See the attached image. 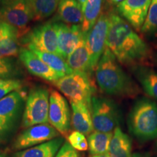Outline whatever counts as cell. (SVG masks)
<instances>
[{
    "label": "cell",
    "instance_id": "ac0fdd59",
    "mask_svg": "<svg viewBox=\"0 0 157 157\" xmlns=\"http://www.w3.org/2000/svg\"><path fill=\"white\" fill-rule=\"evenodd\" d=\"M69 67L74 71L92 72L90 66V52L86 39L84 35L78 47L71 53L66 59Z\"/></svg>",
    "mask_w": 157,
    "mask_h": 157
},
{
    "label": "cell",
    "instance_id": "f35d334b",
    "mask_svg": "<svg viewBox=\"0 0 157 157\" xmlns=\"http://www.w3.org/2000/svg\"><path fill=\"white\" fill-rule=\"evenodd\" d=\"M156 145H157V143H156Z\"/></svg>",
    "mask_w": 157,
    "mask_h": 157
},
{
    "label": "cell",
    "instance_id": "3957f363",
    "mask_svg": "<svg viewBox=\"0 0 157 157\" xmlns=\"http://www.w3.org/2000/svg\"><path fill=\"white\" fill-rule=\"evenodd\" d=\"M129 132L141 142L157 138V103L147 98L135 102L127 119Z\"/></svg>",
    "mask_w": 157,
    "mask_h": 157
},
{
    "label": "cell",
    "instance_id": "e0dca14e",
    "mask_svg": "<svg viewBox=\"0 0 157 157\" xmlns=\"http://www.w3.org/2000/svg\"><path fill=\"white\" fill-rule=\"evenodd\" d=\"M70 103L73 128L84 135H90L94 131L90 108L81 102H70Z\"/></svg>",
    "mask_w": 157,
    "mask_h": 157
},
{
    "label": "cell",
    "instance_id": "7a4b0ae2",
    "mask_svg": "<svg viewBox=\"0 0 157 157\" xmlns=\"http://www.w3.org/2000/svg\"><path fill=\"white\" fill-rule=\"evenodd\" d=\"M95 78L100 90L109 95L135 97L140 93L137 84L107 48L95 68Z\"/></svg>",
    "mask_w": 157,
    "mask_h": 157
},
{
    "label": "cell",
    "instance_id": "7402d4cb",
    "mask_svg": "<svg viewBox=\"0 0 157 157\" xmlns=\"http://www.w3.org/2000/svg\"><path fill=\"white\" fill-rule=\"evenodd\" d=\"M27 48L32 51L35 55H36L49 67L55 71L60 76V78L74 72V71L69 67V66L66 63V60L58 55L51 53V52H42V51L37 50L33 46H28Z\"/></svg>",
    "mask_w": 157,
    "mask_h": 157
},
{
    "label": "cell",
    "instance_id": "8992f818",
    "mask_svg": "<svg viewBox=\"0 0 157 157\" xmlns=\"http://www.w3.org/2000/svg\"><path fill=\"white\" fill-rule=\"evenodd\" d=\"M50 95L48 90L45 87H37L31 90L23 113V128L49 122Z\"/></svg>",
    "mask_w": 157,
    "mask_h": 157
},
{
    "label": "cell",
    "instance_id": "30bf717a",
    "mask_svg": "<svg viewBox=\"0 0 157 157\" xmlns=\"http://www.w3.org/2000/svg\"><path fill=\"white\" fill-rule=\"evenodd\" d=\"M0 20L17 29L21 39L29 31L28 25L34 20L28 0L0 7Z\"/></svg>",
    "mask_w": 157,
    "mask_h": 157
},
{
    "label": "cell",
    "instance_id": "44dd1931",
    "mask_svg": "<svg viewBox=\"0 0 157 157\" xmlns=\"http://www.w3.org/2000/svg\"><path fill=\"white\" fill-rule=\"evenodd\" d=\"M135 77L140 82L143 90L151 98L157 100V73L148 66L132 67Z\"/></svg>",
    "mask_w": 157,
    "mask_h": 157
},
{
    "label": "cell",
    "instance_id": "2e32d148",
    "mask_svg": "<svg viewBox=\"0 0 157 157\" xmlns=\"http://www.w3.org/2000/svg\"><path fill=\"white\" fill-rule=\"evenodd\" d=\"M52 20L68 25H82L83 22L82 6L77 0H60L57 14Z\"/></svg>",
    "mask_w": 157,
    "mask_h": 157
},
{
    "label": "cell",
    "instance_id": "52a82bcc",
    "mask_svg": "<svg viewBox=\"0 0 157 157\" xmlns=\"http://www.w3.org/2000/svg\"><path fill=\"white\" fill-rule=\"evenodd\" d=\"M21 39L23 44L26 45V47L33 46L42 52H51L60 56L58 52V33L56 24L52 20L31 29Z\"/></svg>",
    "mask_w": 157,
    "mask_h": 157
},
{
    "label": "cell",
    "instance_id": "5b68a950",
    "mask_svg": "<svg viewBox=\"0 0 157 157\" xmlns=\"http://www.w3.org/2000/svg\"><path fill=\"white\" fill-rule=\"evenodd\" d=\"M90 112L94 130L101 132H113L119 127L121 113L112 100L93 96L90 104Z\"/></svg>",
    "mask_w": 157,
    "mask_h": 157
},
{
    "label": "cell",
    "instance_id": "f1b7e54d",
    "mask_svg": "<svg viewBox=\"0 0 157 157\" xmlns=\"http://www.w3.org/2000/svg\"><path fill=\"white\" fill-rule=\"evenodd\" d=\"M69 144L76 151H87L89 148L85 135L78 131H74L68 136Z\"/></svg>",
    "mask_w": 157,
    "mask_h": 157
},
{
    "label": "cell",
    "instance_id": "277c9868",
    "mask_svg": "<svg viewBox=\"0 0 157 157\" xmlns=\"http://www.w3.org/2000/svg\"><path fill=\"white\" fill-rule=\"evenodd\" d=\"M53 84L70 102H81L86 104L90 110L95 88L90 81L89 74L74 71L60 78Z\"/></svg>",
    "mask_w": 157,
    "mask_h": 157
},
{
    "label": "cell",
    "instance_id": "484cf974",
    "mask_svg": "<svg viewBox=\"0 0 157 157\" xmlns=\"http://www.w3.org/2000/svg\"><path fill=\"white\" fill-rule=\"evenodd\" d=\"M19 39L16 36H5L0 38V58L19 56Z\"/></svg>",
    "mask_w": 157,
    "mask_h": 157
},
{
    "label": "cell",
    "instance_id": "8d00e7d4",
    "mask_svg": "<svg viewBox=\"0 0 157 157\" xmlns=\"http://www.w3.org/2000/svg\"><path fill=\"white\" fill-rule=\"evenodd\" d=\"M78 1V2L80 4V5H81V6H82H82L84 5V4L87 1V0H77Z\"/></svg>",
    "mask_w": 157,
    "mask_h": 157
},
{
    "label": "cell",
    "instance_id": "4dcf8cb0",
    "mask_svg": "<svg viewBox=\"0 0 157 157\" xmlns=\"http://www.w3.org/2000/svg\"><path fill=\"white\" fill-rule=\"evenodd\" d=\"M5 36H16L20 39L18 30L0 20V38Z\"/></svg>",
    "mask_w": 157,
    "mask_h": 157
},
{
    "label": "cell",
    "instance_id": "5bb4252c",
    "mask_svg": "<svg viewBox=\"0 0 157 157\" xmlns=\"http://www.w3.org/2000/svg\"><path fill=\"white\" fill-rule=\"evenodd\" d=\"M151 0H124L117 5V10L135 30L140 31Z\"/></svg>",
    "mask_w": 157,
    "mask_h": 157
},
{
    "label": "cell",
    "instance_id": "836d02e7",
    "mask_svg": "<svg viewBox=\"0 0 157 157\" xmlns=\"http://www.w3.org/2000/svg\"><path fill=\"white\" fill-rule=\"evenodd\" d=\"M131 157H151V155L148 152L143 153H135Z\"/></svg>",
    "mask_w": 157,
    "mask_h": 157
},
{
    "label": "cell",
    "instance_id": "83f0119b",
    "mask_svg": "<svg viewBox=\"0 0 157 157\" xmlns=\"http://www.w3.org/2000/svg\"><path fill=\"white\" fill-rule=\"evenodd\" d=\"M22 87V82L17 79H2L0 78V100Z\"/></svg>",
    "mask_w": 157,
    "mask_h": 157
},
{
    "label": "cell",
    "instance_id": "4316f807",
    "mask_svg": "<svg viewBox=\"0 0 157 157\" xmlns=\"http://www.w3.org/2000/svg\"><path fill=\"white\" fill-rule=\"evenodd\" d=\"M140 31L147 35L157 34V0H151L148 14Z\"/></svg>",
    "mask_w": 157,
    "mask_h": 157
},
{
    "label": "cell",
    "instance_id": "d6a6232c",
    "mask_svg": "<svg viewBox=\"0 0 157 157\" xmlns=\"http://www.w3.org/2000/svg\"><path fill=\"white\" fill-rule=\"evenodd\" d=\"M19 1H21V0H0V7L17 2Z\"/></svg>",
    "mask_w": 157,
    "mask_h": 157
},
{
    "label": "cell",
    "instance_id": "74e56055",
    "mask_svg": "<svg viewBox=\"0 0 157 157\" xmlns=\"http://www.w3.org/2000/svg\"><path fill=\"white\" fill-rule=\"evenodd\" d=\"M0 157H8L5 154H0Z\"/></svg>",
    "mask_w": 157,
    "mask_h": 157
},
{
    "label": "cell",
    "instance_id": "1f68e13d",
    "mask_svg": "<svg viewBox=\"0 0 157 157\" xmlns=\"http://www.w3.org/2000/svg\"><path fill=\"white\" fill-rule=\"evenodd\" d=\"M56 157H81L78 153L76 151V149H74L69 144L68 142H65L63 145L58 151V154Z\"/></svg>",
    "mask_w": 157,
    "mask_h": 157
},
{
    "label": "cell",
    "instance_id": "9c48e42d",
    "mask_svg": "<svg viewBox=\"0 0 157 157\" xmlns=\"http://www.w3.org/2000/svg\"><path fill=\"white\" fill-rule=\"evenodd\" d=\"M109 29V14L101 13L97 22L86 35L90 52V66L92 71L97 67L98 62L106 48Z\"/></svg>",
    "mask_w": 157,
    "mask_h": 157
},
{
    "label": "cell",
    "instance_id": "e575fe53",
    "mask_svg": "<svg viewBox=\"0 0 157 157\" xmlns=\"http://www.w3.org/2000/svg\"><path fill=\"white\" fill-rule=\"evenodd\" d=\"M110 1L113 4H115V5H119V4H120L121 2H122L123 1H124V0H110Z\"/></svg>",
    "mask_w": 157,
    "mask_h": 157
},
{
    "label": "cell",
    "instance_id": "d6986e66",
    "mask_svg": "<svg viewBox=\"0 0 157 157\" xmlns=\"http://www.w3.org/2000/svg\"><path fill=\"white\" fill-rule=\"evenodd\" d=\"M63 143V137H56L42 144L15 153L13 157H56Z\"/></svg>",
    "mask_w": 157,
    "mask_h": 157
},
{
    "label": "cell",
    "instance_id": "d590c367",
    "mask_svg": "<svg viewBox=\"0 0 157 157\" xmlns=\"http://www.w3.org/2000/svg\"><path fill=\"white\" fill-rule=\"evenodd\" d=\"M91 157H111L109 154H101V155H96V156H92Z\"/></svg>",
    "mask_w": 157,
    "mask_h": 157
},
{
    "label": "cell",
    "instance_id": "7c38bea8",
    "mask_svg": "<svg viewBox=\"0 0 157 157\" xmlns=\"http://www.w3.org/2000/svg\"><path fill=\"white\" fill-rule=\"evenodd\" d=\"M59 133L50 124H41L25 129L17 137L13 148L15 150L30 148L58 137Z\"/></svg>",
    "mask_w": 157,
    "mask_h": 157
},
{
    "label": "cell",
    "instance_id": "4fadbf2b",
    "mask_svg": "<svg viewBox=\"0 0 157 157\" xmlns=\"http://www.w3.org/2000/svg\"><path fill=\"white\" fill-rule=\"evenodd\" d=\"M55 24L58 33L59 55L66 60L68 56L77 48L84 35L82 25H68L62 22H55Z\"/></svg>",
    "mask_w": 157,
    "mask_h": 157
},
{
    "label": "cell",
    "instance_id": "cb8c5ba5",
    "mask_svg": "<svg viewBox=\"0 0 157 157\" xmlns=\"http://www.w3.org/2000/svg\"><path fill=\"white\" fill-rule=\"evenodd\" d=\"M34 21L50 17L58 10L60 0H28Z\"/></svg>",
    "mask_w": 157,
    "mask_h": 157
},
{
    "label": "cell",
    "instance_id": "6da1fadb",
    "mask_svg": "<svg viewBox=\"0 0 157 157\" xmlns=\"http://www.w3.org/2000/svg\"><path fill=\"white\" fill-rule=\"evenodd\" d=\"M106 48L119 63L127 66H148L153 58L151 49L124 19L109 13Z\"/></svg>",
    "mask_w": 157,
    "mask_h": 157
},
{
    "label": "cell",
    "instance_id": "f546056e",
    "mask_svg": "<svg viewBox=\"0 0 157 157\" xmlns=\"http://www.w3.org/2000/svg\"><path fill=\"white\" fill-rule=\"evenodd\" d=\"M17 68L13 60L0 58V78H9L17 75Z\"/></svg>",
    "mask_w": 157,
    "mask_h": 157
},
{
    "label": "cell",
    "instance_id": "ba28073f",
    "mask_svg": "<svg viewBox=\"0 0 157 157\" xmlns=\"http://www.w3.org/2000/svg\"><path fill=\"white\" fill-rule=\"evenodd\" d=\"M25 95L20 90L13 92L0 100V139L7 137L18 121Z\"/></svg>",
    "mask_w": 157,
    "mask_h": 157
},
{
    "label": "cell",
    "instance_id": "9a60e30c",
    "mask_svg": "<svg viewBox=\"0 0 157 157\" xmlns=\"http://www.w3.org/2000/svg\"><path fill=\"white\" fill-rule=\"evenodd\" d=\"M18 57L23 66L33 75L52 83L60 78L55 71L27 48H21Z\"/></svg>",
    "mask_w": 157,
    "mask_h": 157
},
{
    "label": "cell",
    "instance_id": "603a6c76",
    "mask_svg": "<svg viewBox=\"0 0 157 157\" xmlns=\"http://www.w3.org/2000/svg\"><path fill=\"white\" fill-rule=\"evenodd\" d=\"M103 2V0H87L82 6L83 22L82 31L84 35L88 34L101 15Z\"/></svg>",
    "mask_w": 157,
    "mask_h": 157
},
{
    "label": "cell",
    "instance_id": "ffe728a7",
    "mask_svg": "<svg viewBox=\"0 0 157 157\" xmlns=\"http://www.w3.org/2000/svg\"><path fill=\"white\" fill-rule=\"evenodd\" d=\"M108 154L111 157L132 156V140L119 127L113 131Z\"/></svg>",
    "mask_w": 157,
    "mask_h": 157
},
{
    "label": "cell",
    "instance_id": "8fae6325",
    "mask_svg": "<svg viewBox=\"0 0 157 157\" xmlns=\"http://www.w3.org/2000/svg\"><path fill=\"white\" fill-rule=\"evenodd\" d=\"M49 122L58 132L64 136L70 129L71 112L66 99L60 93L53 90L50 95Z\"/></svg>",
    "mask_w": 157,
    "mask_h": 157
},
{
    "label": "cell",
    "instance_id": "d4e9b609",
    "mask_svg": "<svg viewBox=\"0 0 157 157\" xmlns=\"http://www.w3.org/2000/svg\"><path fill=\"white\" fill-rule=\"evenodd\" d=\"M113 132H101L94 131L88 135V146L92 156L108 154Z\"/></svg>",
    "mask_w": 157,
    "mask_h": 157
}]
</instances>
